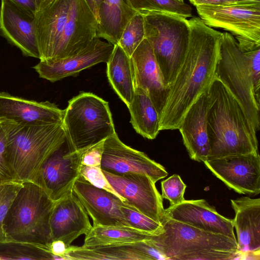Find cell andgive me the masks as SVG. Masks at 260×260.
Segmentation results:
<instances>
[{"label":"cell","mask_w":260,"mask_h":260,"mask_svg":"<svg viewBox=\"0 0 260 260\" xmlns=\"http://www.w3.org/2000/svg\"><path fill=\"white\" fill-rule=\"evenodd\" d=\"M137 13L127 0H104L99 8L96 37L117 44L125 26Z\"/></svg>","instance_id":"obj_24"},{"label":"cell","mask_w":260,"mask_h":260,"mask_svg":"<svg viewBox=\"0 0 260 260\" xmlns=\"http://www.w3.org/2000/svg\"><path fill=\"white\" fill-rule=\"evenodd\" d=\"M145 38L150 43L169 89L184 60L189 41L188 20L163 12L142 14Z\"/></svg>","instance_id":"obj_8"},{"label":"cell","mask_w":260,"mask_h":260,"mask_svg":"<svg viewBox=\"0 0 260 260\" xmlns=\"http://www.w3.org/2000/svg\"><path fill=\"white\" fill-rule=\"evenodd\" d=\"M98 19L99 8L104 0H85Z\"/></svg>","instance_id":"obj_40"},{"label":"cell","mask_w":260,"mask_h":260,"mask_svg":"<svg viewBox=\"0 0 260 260\" xmlns=\"http://www.w3.org/2000/svg\"><path fill=\"white\" fill-rule=\"evenodd\" d=\"M194 6L207 5L213 6H227L241 2L240 0H189Z\"/></svg>","instance_id":"obj_38"},{"label":"cell","mask_w":260,"mask_h":260,"mask_svg":"<svg viewBox=\"0 0 260 260\" xmlns=\"http://www.w3.org/2000/svg\"><path fill=\"white\" fill-rule=\"evenodd\" d=\"M0 36L23 55L40 59L35 14L12 0H1Z\"/></svg>","instance_id":"obj_17"},{"label":"cell","mask_w":260,"mask_h":260,"mask_svg":"<svg viewBox=\"0 0 260 260\" xmlns=\"http://www.w3.org/2000/svg\"><path fill=\"white\" fill-rule=\"evenodd\" d=\"M79 174L81 176L94 186L111 192L118 197L124 203V199L113 188L105 176L100 167L81 165Z\"/></svg>","instance_id":"obj_34"},{"label":"cell","mask_w":260,"mask_h":260,"mask_svg":"<svg viewBox=\"0 0 260 260\" xmlns=\"http://www.w3.org/2000/svg\"><path fill=\"white\" fill-rule=\"evenodd\" d=\"M72 192L92 218L93 226L131 227L120 210L123 202L115 194L94 186L80 175Z\"/></svg>","instance_id":"obj_15"},{"label":"cell","mask_w":260,"mask_h":260,"mask_svg":"<svg viewBox=\"0 0 260 260\" xmlns=\"http://www.w3.org/2000/svg\"><path fill=\"white\" fill-rule=\"evenodd\" d=\"M208 90L190 106L178 127L190 158L198 162L208 160L210 151L207 128Z\"/></svg>","instance_id":"obj_23"},{"label":"cell","mask_w":260,"mask_h":260,"mask_svg":"<svg viewBox=\"0 0 260 260\" xmlns=\"http://www.w3.org/2000/svg\"><path fill=\"white\" fill-rule=\"evenodd\" d=\"M81 166V153L72 152L66 140L43 164L37 183L58 201L72 192Z\"/></svg>","instance_id":"obj_14"},{"label":"cell","mask_w":260,"mask_h":260,"mask_svg":"<svg viewBox=\"0 0 260 260\" xmlns=\"http://www.w3.org/2000/svg\"><path fill=\"white\" fill-rule=\"evenodd\" d=\"M161 232L150 240L168 260H232L239 258L237 241L164 217Z\"/></svg>","instance_id":"obj_5"},{"label":"cell","mask_w":260,"mask_h":260,"mask_svg":"<svg viewBox=\"0 0 260 260\" xmlns=\"http://www.w3.org/2000/svg\"><path fill=\"white\" fill-rule=\"evenodd\" d=\"M68 248L64 243L60 240L53 241L50 245V252L62 260L69 259L67 255Z\"/></svg>","instance_id":"obj_37"},{"label":"cell","mask_w":260,"mask_h":260,"mask_svg":"<svg viewBox=\"0 0 260 260\" xmlns=\"http://www.w3.org/2000/svg\"><path fill=\"white\" fill-rule=\"evenodd\" d=\"M152 235L126 226H93L85 235L83 247L134 243L149 240Z\"/></svg>","instance_id":"obj_28"},{"label":"cell","mask_w":260,"mask_h":260,"mask_svg":"<svg viewBox=\"0 0 260 260\" xmlns=\"http://www.w3.org/2000/svg\"><path fill=\"white\" fill-rule=\"evenodd\" d=\"M114 47L113 44L95 37L76 54L58 60H40L33 68L40 78L54 82L99 63H107Z\"/></svg>","instance_id":"obj_16"},{"label":"cell","mask_w":260,"mask_h":260,"mask_svg":"<svg viewBox=\"0 0 260 260\" xmlns=\"http://www.w3.org/2000/svg\"><path fill=\"white\" fill-rule=\"evenodd\" d=\"M235 212L239 259H259L260 199L242 197L231 200Z\"/></svg>","instance_id":"obj_20"},{"label":"cell","mask_w":260,"mask_h":260,"mask_svg":"<svg viewBox=\"0 0 260 260\" xmlns=\"http://www.w3.org/2000/svg\"><path fill=\"white\" fill-rule=\"evenodd\" d=\"M240 2H242L241 1V0H240ZM244 3H245V2H244Z\"/></svg>","instance_id":"obj_44"},{"label":"cell","mask_w":260,"mask_h":260,"mask_svg":"<svg viewBox=\"0 0 260 260\" xmlns=\"http://www.w3.org/2000/svg\"><path fill=\"white\" fill-rule=\"evenodd\" d=\"M7 141L5 123L0 121V182L13 179L7 159Z\"/></svg>","instance_id":"obj_35"},{"label":"cell","mask_w":260,"mask_h":260,"mask_svg":"<svg viewBox=\"0 0 260 260\" xmlns=\"http://www.w3.org/2000/svg\"><path fill=\"white\" fill-rule=\"evenodd\" d=\"M135 88L145 91L159 115L165 105L169 89L155 57L152 48L144 38L131 56Z\"/></svg>","instance_id":"obj_21"},{"label":"cell","mask_w":260,"mask_h":260,"mask_svg":"<svg viewBox=\"0 0 260 260\" xmlns=\"http://www.w3.org/2000/svg\"><path fill=\"white\" fill-rule=\"evenodd\" d=\"M127 108L130 122L136 132L144 138L154 139L160 131L159 115L147 93L135 88L133 101Z\"/></svg>","instance_id":"obj_27"},{"label":"cell","mask_w":260,"mask_h":260,"mask_svg":"<svg viewBox=\"0 0 260 260\" xmlns=\"http://www.w3.org/2000/svg\"><path fill=\"white\" fill-rule=\"evenodd\" d=\"M105 140L79 152L81 153V165L93 167L101 166Z\"/></svg>","instance_id":"obj_36"},{"label":"cell","mask_w":260,"mask_h":260,"mask_svg":"<svg viewBox=\"0 0 260 260\" xmlns=\"http://www.w3.org/2000/svg\"><path fill=\"white\" fill-rule=\"evenodd\" d=\"M179 1H180L181 2H184V0H179Z\"/></svg>","instance_id":"obj_43"},{"label":"cell","mask_w":260,"mask_h":260,"mask_svg":"<svg viewBox=\"0 0 260 260\" xmlns=\"http://www.w3.org/2000/svg\"><path fill=\"white\" fill-rule=\"evenodd\" d=\"M35 20L40 60L76 54L96 37L98 21L85 0H50Z\"/></svg>","instance_id":"obj_2"},{"label":"cell","mask_w":260,"mask_h":260,"mask_svg":"<svg viewBox=\"0 0 260 260\" xmlns=\"http://www.w3.org/2000/svg\"><path fill=\"white\" fill-rule=\"evenodd\" d=\"M55 203L38 183L24 182L4 221L7 243L50 246V219Z\"/></svg>","instance_id":"obj_6"},{"label":"cell","mask_w":260,"mask_h":260,"mask_svg":"<svg viewBox=\"0 0 260 260\" xmlns=\"http://www.w3.org/2000/svg\"><path fill=\"white\" fill-rule=\"evenodd\" d=\"M100 167L103 171L117 175L127 173L146 174L155 183L168 175L162 165L145 153L123 143L116 133L104 141Z\"/></svg>","instance_id":"obj_13"},{"label":"cell","mask_w":260,"mask_h":260,"mask_svg":"<svg viewBox=\"0 0 260 260\" xmlns=\"http://www.w3.org/2000/svg\"><path fill=\"white\" fill-rule=\"evenodd\" d=\"M102 171L113 188L124 199V203L161 223L165 210L162 198L155 183L148 175L136 173L117 175Z\"/></svg>","instance_id":"obj_11"},{"label":"cell","mask_w":260,"mask_h":260,"mask_svg":"<svg viewBox=\"0 0 260 260\" xmlns=\"http://www.w3.org/2000/svg\"><path fill=\"white\" fill-rule=\"evenodd\" d=\"M28 11L35 14L36 7L35 0H12Z\"/></svg>","instance_id":"obj_39"},{"label":"cell","mask_w":260,"mask_h":260,"mask_svg":"<svg viewBox=\"0 0 260 260\" xmlns=\"http://www.w3.org/2000/svg\"><path fill=\"white\" fill-rule=\"evenodd\" d=\"M3 122L13 179L37 183L43 164L67 140L62 124L20 125Z\"/></svg>","instance_id":"obj_4"},{"label":"cell","mask_w":260,"mask_h":260,"mask_svg":"<svg viewBox=\"0 0 260 260\" xmlns=\"http://www.w3.org/2000/svg\"><path fill=\"white\" fill-rule=\"evenodd\" d=\"M188 22L187 49L159 115L160 131L178 129L187 110L216 77L223 33L199 17H192Z\"/></svg>","instance_id":"obj_1"},{"label":"cell","mask_w":260,"mask_h":260,"mask_svg":"<svg viewBox=\"0 0 260 260\" xmlns=\"http://www.w3.org/2000/svg\"><path fill=\"white\" fill-rule=\"evenodd\" d=\"M62 125L72 152H82L116 133L108 102L90 92L69 101Z\"/></svg>","instance_id":"obj_7"},{"label":"cell","mask_w":260,"mask_h":260,"mask_svg":"<svg viewBox=\"0 0 260 260\" xmlns=\"http://www.w3.org/2000/svg\"><path fill=\"white\" fill-rule=\"evenodd\" d=\"M69 259L149 260L145 240L90 247L71 245Z\"/></svg>","instance_id":"obj_25"},{"label":"cell","mask_w":260,"mask_h":260,"mask_svg":"<svg viewBox=\"0 0 260 260\" xmlns=\"http://www.w3.org/2000/svg\"><path fill=\"white\" fill-rule=\"evenodd\" d=\"M50 0H35V3L36 7V11L42 8Z\"/></svg>","instance_id":"obj_41"},{"label":"cell","mask_w":260,"mask_h":260,"mask_svg":"<svg viewBox=\"0 0 260 260\" xmlns=\"http://www.w3.org/2000/svg\"><path fill=\"white\" fill-rule=\"evenodd\" d=\"M241 1L245 3H260V0H241Z\"/></svg>","instance_id":"obj_42"},{"label":"cell","mask_w":260,"mask_h":260,"mask_svg":"<svg viewBox=\"0 0 260 260\" xmlns=\"http://www.w3.org/2000/svg\"><path fill=\"white\" fill-rule=\"evenodd\" d=\"M92 228L86 210L72 192L55 202L50 219L52 241H62L69 247Z\"/></svg>","instance_id":"obj_22"},{"label":"cell","mask_w":260,"mask_h":260,"mask_svg":"<svg viewBox=\"0 0 260 260\" xmlns=\"http://www.w3.org/2000/svg\"><path fill=\"white\" fill-rule=\"evenodd\" d=\"M216 77L242 106L256 132L259 129L260 101L255 91L247 62L234 36L223 33Z\"/></svg>","instance_id":"obj_9"},{"label":"cell","mask_w":260,"mask_h":260,"mask_svg":"<svg viewBox=\"0 0 260 260\" xmlns=\"http://www.w3.org/2000/svg\"><path fill=\"white\" fill-rule=\"evenodd\" d=\"M138 13L144 14L152 12H163L176 14L185 18L192 15L191 7L179 0H127Z\"/></svg>","instance_id":"obj_29"},{"label":"cell","mask_w":260,"mask_h":260,"mask_svg":"<svg viewBox=\"0 0 260 260\" xmlns=\"http://www.w3.org/2000/svg\"><path fill=\"white\" fill-rule=\"evenodd\" d=\"M164 217L236 240L233 220L220 215L204 199L185 200L179 204L169 206L165 209Z\"/></svg>","instance_id":"obj_19"},{"label":"cell","mask_w":260,"mask_h":260,"mask_svg":"<svg viewBox=\"0 0 260 260\" xmlns=\"http://www.w3.org/2000/svg\"><path fill=\"white\" fill-rule=\"evenodd\" d=\"M204 163L230 189L250 196L260 193L258 152L208 159Z\"/></svg>","instance_id":"obj_12"},{"label":"cell","mask_w":260,"mask_h":260,"mask_svg":"<svg viewBox=\"0 0 260 260\" xmlns=\"http://www.w3.org/2000/svg\"><path fill=\"white\" fill-rule=\"evenodd\" d=\"M120 210L131 228L153 235L161 232V223L146 216L129 205L123 203Z\"/></svg>","instance_id":"obj_32"},{"label":"cell","mask_w":260,"mask_h":260,"mask_svg":"<svg viewBox=\"0 0 260 260\" xmlns=\"http://www.w3.org/2000/svg\"><path fill=\"white\" fill-rule=\"evenodd\" d=\"M196 7L200 18L209 26L231 32L237 42L260 43V3L200 5Z\"/></svg>","instance_id":"obj_10"},{"label":"cell","mask_w":260,"mask_h":260,"mask_svg":"<svg viewBox=\"0 0 260 260\" xmlns=\"http://www.w3.org/2000/svg\"><path fill=\"white\" fill-rule=\"evenodd\" d=\"M208 159L258 152L256 131L237 99L217 77L208 89Z\"/></svg>","instance_id":"obj_3"},{"label":"cell","mask_w":260,"mask_h":260,"mask_svg":"<svg viewBox=\"0 0 260 260\" xmlns=\"http://www.w3.org/2000/svg\"><path fill=\"white\" fill-rule=\"evenodd\" d=\"M24 182L14 179L0 182V244L7 242L4 228L6 216Z\"/></svg>","instance_id":"obj_31"},{"label":"cell","mask_w":260,"mask_h":260,"mask_svg":"<svg viewBox=\"0 0 260 260\" xmlns=\"http://www.w3.org/2000/svg\"><path fill=\"white\" fill-rule=\"evenodd\" d=\"M106 63L107 76L110 84L127 107L132 103L135 93L131 57L116 44Z\"/></svg>","instance_id":"obj_26"},{"label":"cell","mask_w":260,"mask_h":260,"mask_svg":"<svg viewBox=\"0 0 260 260\" xmlns=\"http://www.w3.org/2000/svg\"><path fill=\"white\" fill-rule=\"evenodd\" d=\"M186 188L179 175L174 174L161 182L162 198L169 201L170 206L179 204L185 200L184 195Z\"/></svg>","instance_id":"obj_33"},{"label":"cell","mask_w":260,"mask_h":260,"mask_svg":"<svg viewBox=\"0 0 260 260\" xmlns=\"http://www.w3.org/2000/svg\"><path fill=\"white\" fill-rule=\"evenodd\" d=\"M144 38V17L137 13L125 26L117 44L131 57Z\"/></svg>","instance_id":"obj_30"},{"label":"cell","mask_w":260,"mask_h":260,"mask_svg":"<svg viewBox=\"0 0 260 260\" xmlns=\"http://www.w3.org/2000/svg\"><path fill=\"white\" fill-rule=\"evenodd\" d=\"M64 110L49 102H38L0 92V121L20 125L62 124Z\"/></svg>","instance_id":"obj_18"}]
</instances>
